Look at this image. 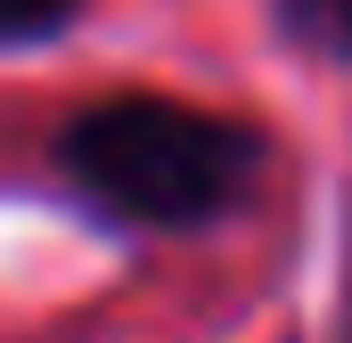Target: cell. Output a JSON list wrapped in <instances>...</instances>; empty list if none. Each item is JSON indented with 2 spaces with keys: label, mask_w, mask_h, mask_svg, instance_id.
<instances>
[{
  "label": "cell",
  "mask_w": 352,
  "mask_h": 343,
  "mask_svg": "<svg viewBox=\"0 0 352 343\" xmlns=\"http://www.w3.org/2000/svg\"><path fill=\"white\" fill-rule=\"evenodd\" d=\"M66 172L131 221H205L246 188L254 139L180 98H107L66 131Z\"/></svg>",
  "instance_id": "cell-1"
},
{
  "label": "cell",
  "mask_w": 352,
  "mask_h": 343,
  "mask_svg": "<svg viewBox=\"0 0 352 343\" xmlns=\"http://www.w3.org/2000/svg\"><path fill=\"white\" fill-rule=\"evenodd\" d=\"M287 33L320 58H352V0H287Z\"/></svg>",
  "instance_id": "cell-2"
},
{
  "label": "cell",
  "mask_w": 352,
  "mask_h": 343,
  "mask_svg": "<svg viewBox=\"0 0 352 343\" xmlns=\"http://www.w3.org/2000/svg\"><path fill=\"white\" fill-rule=\"evenodd\" d=\"M74 8H82V0H0V49L66 33V25H74Z\"/></svg>",
  "instance_id": "cell-3"
}]
</instances>
